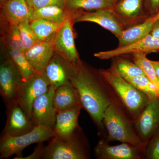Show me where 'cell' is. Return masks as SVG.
Returning a JSON list of instances; mask_svg holds the SVG:
<instances>
[{"instance_id":"f546056e","label":"cell","mask_w":159,"mask_h":159,"mask_svg":"<svg viewBox=\"0 0 159 159\" xmlns=\"http://www.w3.org/2000/svg\"><path fill=\"white\" fill-rule=\"evenodd\" d=\"M24 52L30 48L37 41L30 25V20H25L18 25Z\"/></svg>"},{"instance_id":"7c38bea8","label":"cell","mask_w":159,"mask_h":159,"mask_svg":"<svg viewBox=\"0 0 159 159\" xmlns=\"http://www.w3.org/2000/svg\"><path fill=\"white\" fill-rule=\"evenodd\" d=\"M6 107L7 121L1 137L18 136L34 128L32 119L16 101Z\"/></svg>"},{"instance_id":"d6a6232c","label":"cell","mask_w":159,"mask_h":159,"mask_svg":"<svg viewBox=\"0 0 159 159\" xmlns=\"http://www.w3.org/2000/svg\"><path fill=\"white\" fill-rule=\"evenodd\" d=\"M144 8L148 17L154 16L159 11V0H144Z\"/></svg>"},{"instance_id":"7a4b0ae2","label":"cell","mask_w":159,"mask_h":159,"mask_svg":"<svg viewBox=\"0 0 159 159\" xmlns=\"http://www.w3.org/2000/svg\"><path fill=\"white\" fill-rule=\"evenodd\" d=\"M98 71L135 120L148 103L149 97L122 78L113 65L110 69Z\"/></svg>"},{"instance_id":"4dcf8cb0","label":"cell","mask_w":159,"mask_h":159,"mask_svg":"<svg viewBox=\"0 0 159 159\" xmlns=\"http://www.w3.org/2000/svg\"><path fill=\"white\" fill-rule=\"evenodd\" d=\"M145 153L147 158L159 159V128L148 142Z\"/></svg>"},{"instance_id":"8992f818","label":"cell","mask_w":159,"mask_h":159,"mask_svg":"<svg viewBox=\"0 0 159 159\" xmlns=\"http://www.w3.org/2000/svg\"><path fill=\"white\" fill-rule=\"evenodd\" d=\"M44 72H35L29 79L23 80L18 91L15 101L31 118L34 100L44 94L51 87Z\"/></svg>"},{"instance_id":"2e32d148","label":"cell","mask_w":159,"mask_h":159,"mask_svg":"<svg viewBox=\"0 0 159 159\" xmlns=\"http://www.w3.org/2000/svg\"><path fill=\"white\" fill-rule=\"evenodd\" d=\"M82 109L80 105L57 112L54 127V136L67 139L80 129L78 117Z\"/></svg>"},{"instance_id":"7402d4cb","label":"cell","mask_w":159,"mask_h":159,"mask_svg":"<svg viewBox=\"0 0 159 159\" xmlns=\"http://www.w3.org/2000/svg\"><path fill=\"white\" fill-rule=\"evenodd\" d=\"M62 24H57L44 19L37 18L31 20L30 26L38 41H50L54 40Z\"/></svg>"},{"instance_id":"d590c367","label":"cell","mask_w":159,"mask_h":159,"mask_svg":"<svg viewBox=\"0 0 159 159\" xmlns=\"http://www.w3.org/2000/svg\"><path fill=\"white\" fill-rule=\"evenodd\" d=\"M153 65L154 68L155 70L158 79H159V61H151Z\"/></svg>"},{"instance_id":"ac0fdd59","label":"cell","mask_w":159,"mask_h":159,"mask_svg":"<svg viewBox=\"0 0 159 159\" xmlns=\"http://www.w3.org/2000/svg\"><path fill=\"white\" fill-rule=\"evenodd\" d=\"M24 53L35 72H43L55 54L54 40L45 42L37 41Z\"/></svg>"},{"instance_id":"74e56055","label":"cell","mask_w":159,"mask_h":159,"mask_svg":"<svg viewBox=\"0 0 159 159\" xmlns=\"http://www.w3.org/2000/svg\"><path fill=\"white\" fill-rule=\"evenodd\" d=\"M7 1H8V0H0V6L2 5L3 3H5Z\"/></svg>"},{"instance_id":"1f68e13d","label":"cell","mask_w":159,"mask_h":159,"mask_svg":"<svg viewBox=\"0 0 159 159\" xmlns=\"http://www.w3.org/2000/svg\"><path fill=\"white\" fill-rule=\"evenodd\" d=\"M34 9L49 6H57L66 8V0H27Z\"/></svg>"},{"instance_id":"836d02e7","label":"cell","mask_w":159,"mask_h":159,"mask_svg":"<svg viewBox=\"0 0 159 159\" xmlns=\"http://www.w3.org/2000/svg\"><path fill=\"white\" fill-rule=\"evenodd\" d=\"M45 146H44L42 143H40L36 146L34 152L30 155L26 157L22 156L16 157L14 159H43L44 153Z\"/></svg>"},{"instance_id":"4316f807","label":"cell","mask_w":159,"mask_h":159,"mask_svg":"<svg viewBox=\"0 0 159 159\" xmlns=\"http://www.w3.org/2000/svg\"><path fill=\"white\" fill-rule=\"evenodd\" d=\"M116 58L113 65L119 75L124 79L126 80L140 75H145L143 71L134 61L132 62L126 58L119 57Z\"/></svg>"},{"instance_id":"83f0119b","label":"cell","mask_w":159,"mask_h":159,"mask_svg":"<svg viewBox=\"0 0 159 159\" xmlns=\"http://www.w3.org/2000/svg\"><path fill=\"white\" fill-rule=\"evenodd\" d=\"M138 89L144 93L150 98L159 97L156 84L148 79L145 75H140L125 80Z\"/></svg>"},{"instance_id":"f35d334b","label":"cell","mask_w":159,"mask_h":159,"mask_svg":"<svg viewBox=\"0 0 159 159\" xmlns=\"http://www.w3.org/2000/svg\"><path fill=\"white\" fill-rule=\"evenodd\" d=\"M157 87L158 91L159 94V79H158V82L157 84Z\"/></svg>"},{"instance_id":"e0dca14e","label":"cell","mask_w":159,"mask_h":159,"mask_svg":"<svg viewBox=\"0 0 159 159\" xmlns=\"http://www.w3.org/2000/svg\"><path fill=\"white\" fill-rule=\"evenodd\" d=\"M34 11L27 0H8L1 5V21L17 25L25 20L30 21Z\"/></svg>"},{"instance_id":"30bf717a","label":"cell","mask_w":159,"mask_h":159,"mask_svg":"<svg viewBox=\"0 0 159 159\" xmlns=\"http://www.w3.org/2000/svg\"><path fill=\"white\" fill-rule=\"evenodd\" d=\"M74 13V23L89 22L96 23L110 31L117 38L125 29V26L114 13L112 8L84 11L77 10Z\"/></svg>"},{"instance_id":"6da1fadb","label":"cell","mask_w":159,"mask_h":159,"mask_svg":"<svg viewBox=\"0 0 159 159\" xmlns=\"http://www.w3.org/2000/svg\"><path fill=\"white\" fill-rule=\"evenodd\" d=\"M67 68L69 80L77 92L82 108L102 131L104 113L114 99L108 90L110 87L99 71L94 70L81 60L74 63L67 61Z\"/></svg>"},{"instance_id":"d4e9b609","label":"cell","mask_w":159,"mask_h":159,"mask_svg":"<svg viewBox=\"0 0 159 159\" xmlns=\"http://www.w3.org/2000/svg\"><path fill=\"white\" fill-rule=\"evenodd\" d=\"M66 8L57 6H49L34 9L32 19L42 18L53 22L62 24L70 14Z\"/></svg>"},{"instance_id":"cb8c5ba5","label":"cell","mask_w":159,"mask_h":159,"mask_svg":"<svg viewBox=\"0 0 159 159\" xmlns=\"http://www.w3.org/2000/svg\"><path fill=\"white\" fill-rule=\"evenodd\" d=\"M117 0H66L65 7L69 11L97 10L112 8Z\"/></svg>"},{"instance_id":"5bb4252c","label":"cell","mask_w":159,"mask_h":159,"mask_svg":"<svg viewBox=\"0 0 159 159\" xmlns=\"http://www.w3.org/2000/svg\"><path fill=\"white\" fill-rule=\"evenodd\" d=\"M107 140H100L94 148V153L99 159H138L144 149L130 143L110 145Z\"/></svg>"},{"instance_id":"9c48e42d","label":"cell","mask_w":159,"mask_h":159,"mask_svg":"<svg viewBox=\"0 0 159 159\" xmlns=\"http://www.w3.org/2000/svg\"><path fill=\"white\" fill-rule=\"evenodd\" d=\"M74 13L70 14L63 23L54 39V52L69 62L76 63L80 60L74 43L73 30Z\"/></svg>"},{"instance_id":"d6986e66","label":"cell","mask_w":159,"mask_h":159,"mask_svg":"<svg viewBox=\"0 0 159 159\" xmlns=\"http://www.w3.org/2000/svg\"><path fill=\"white\" fill-rule=\"evenodd\" d=\"M44 72L51 85L55 88L70 82L67 61L55 53Z\"/></svg>"},{"instance_id":"8d00e7d4","label":"cell","mask_w":159,"mask_h":159,"mask_svg":"<svg viewBox=\"0 0 159 159\" xmlns=\"http://www.w3.org/2000/svg\"><path fill=\"white\" fill-rule=\"evenodd\" d=\"M153 17L154 18V20L155 21L156 20L159 19V11L157 13V14L156 15H155L154 16H153Z\"/></svg>"},{"instance_id":"9a60e30c","label":"cell","mask_w":159,"mask_h":159,"mask_svg":"<svg viewBox=\"0 0 159 159\" xmlns=\"http://www.w3.org/2000/svg\"><path fill=\"white\" fill-rule=\"evenodd\" d=\"M112 9L125 28L148 17L144 10V0H117Z\"/></svg>"},{"instance_id":"3957f363","label":"cell","mask_w":159,"mask_h":159,"mask_svg":"<svg viewBox=\"0 0 159 159\" xmlns=\"http://www.w3.org/2000/svg\"><path fill=\"white\" fill-rule=\"evenodd\" d=\"M107 131V141H117L145 148L130 120L117 101H113L106 110L102 120Z\"/></svg>"},{"instance_id":"44dd1931","label":"cell","mask_w":159,"mask_h":159,"mask_svg":"<svg viewBox=\"0 0 159 159\" xmlns=\"http://www.w3.org/2000/svg\"><path fill=\"white\" fill-rule=\"evenodd\" d=\"M54 104L57 112L81 106L77 92L70 82L56 89L54 94Z\"/></svg>"},{"instance_id":"8fae6325","label":"cell","mask_w":159,"mask_h":159,"mask_svg":"<svg viewBox=\"0 0 159 159\" xmlns=\"http://www.w3.org/2000/svg\"><path fill=\"white\" fill-rule=\"evenodd\" d=\"M56 89L51 85L46 93L34 100L31 114L34 126L41 125L54 128L57 113L54 104Z\"/></svg>"},{"instance_id":"603a6c76","label":"cell","mask_w":159,"mask_h":159,"mask_svg":"<svg viewBox=\"0 0 159 159\" xmlns=\"http://www.w3.org/2000/svg\"><path fill=\"white\" fill-rule=\"evenodd\" d=\"M1 23V41L5 48L18 50L24 53L18 25L2 21Z\"/></svg>"},{"instance_id":"e575fe53","label":"cell","mask_w":159,"mask_h":159,"mask_svg":"<svg viewBox=\"0 0 159 159\" xmlns=\"http://www.w3.org/2000/svg\"><path fill=\"white\" fill-rule=\"evenodd\" d=\"M150 34L154 37L159 39V19L154 22Z\"/></svg>"},{"instance_id":"484cf974","label":"cell","mask_w":159,"mask_h":159,"mask_svg":"<svg viewBox=\"0 0 159 159\" xmlns=\"http://www.w3.org/2000/svg\"><path fill=\"white\" fill-rule=\"evenodd\" d=\"M5 49L6 54L12 60L21 75L23 80L29 79L35 73L23 52L14 49Z\"/></svg>"},{"instance_id":"277c9868","label":"cell","mask_w":159,"mask_h":159,"mask_svg":"<svg viewBox=\"0 0 159 159\" xmlns=\"http://www.w3.org/2000/svg\"><path fill=\"white\" fill-rule=\"evenodd\" d=\"M54 136L53 128L37 125L29 132L15 137H1L0 159H7L16 155L22 156L25 148L34 143H43Z\"/></svg>"},{"instance_id":"f1b7e54d","label":"cell","mask_w":159,"mask_h":159,"mask_svg":"<svg viewBox=\"0 0 159 159\" xmlns=\"http://www.w3.org/2000/svg\"><path fill=\"white\" fill-rule=\"evenodd\" d=\"M132 54L134 62L143 71L146 77L157 85L158 78L155 70L151 60L147 58V54L141 52H136Z\"/></svg>"},{"instance_id":"ba28073f","label":"cell","mask_w":159,"mask_h":159,"mask_svg":"<svg viewBox=\"0 0 159 159\" xmlns=\"http://www.w3.org/2000/svg\"><path fill=\"white\" fill-rule=\"evenodd\" d=\"M134 123L135 128L145 149L149 140L159 128V97L149 98Z\"/></svg>"},{"instance_id":"ffe728a7","label":"cell","mask_w":159,"mask_h":159,"mask_svg":"<svg viewBox=\"0 0 159 159\" xmlns=\"http://www.w3.org/2000/svg\"><path fill=\"white\" fill-rule=\"evenodd\" d=\"M154 21L153 16H149L142 22L125 28L117 37L118 47L128 45L144 38L150 34Z\"/></svg>"},{"instance_id":"5b68a950","label":"cell","mask_w":159,"mask_h":159,"mask_svg":"<svg viewBox=\"0 0 159 159\" xmlns=\"http://www.w3.org/2000/svg\"><path fill=\"white\" fill-rule=\"evenodd\" d=\"M80 129L67 139L53 137L45 146L43 159H86L89 157L87 145L80 137Z\"/></svg>"},{"instance_id":"4fadbf2b","label":"cell","mask_w":159,"mask_h":159,"mask_svg":"<svg viewBox=\"0 0 159 159\" xmlns=\"http://www.w3.org/2000/svg\"><path fill=\"white\" fill-rule=\"evenodd\" d=\"M141 52L146 54L159 52V39L150 34L144 38L124 47H118L111 51H100L94 54L99 59L106 60L115 58L125 54Z\"/></svg>"},{"instance_id":"52a82bcc","label":"cell","mask_w":159,"mask_h":159,"mask_svg":"<svg viewBox=\"0 0 159 159\" xmlns=\"http://www.w3.org/2000/svg\"><path fill=\"white\" fill-rule=\"evenodd\" d=\"M22 77L16 66L6 54L1 58L0 65V93L6 107L15 101Z\"/></svg>"}]
</instances>
